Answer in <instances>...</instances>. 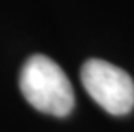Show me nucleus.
Returning <instances> with one entry per match:
<instances>
[{
	"label": "nucleus",
	"instance_id": "1",
	"mask_svg": "<svg viewBox=\"0 0 134 132\" xmlns=\"http://www.w3.org/2000/svg\"><path fill=\"white\" fill-rule=\"evenodd\" d=\"M21 93L38 112L65 117L74 108V89L60 65L45 55H33L23 65Z\"/></svg>",
	"mask_w": 134,
	"mask_h": 132
},
{
	"label": "nucleus",
	"instance_id": "2",
	"mask_svg": "<svg viewBox=\"0 0 134 132\" xmlns=\"http://www.w3.org/2000/svg\"><path fill=\"white\" fill-rule=\"evenodd\" d=\"M81 82L91 100L112 115H126L134 106V81L126 70L91 58L81 67Z\"/></svg>",
	"mask_w": 134,
	"mask_h": 132
}]
</instances>
